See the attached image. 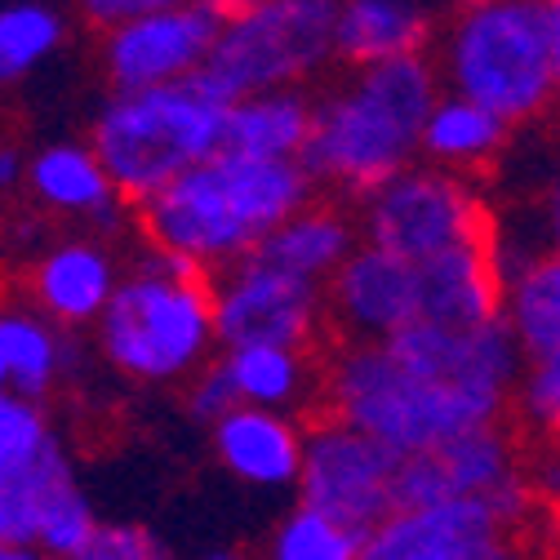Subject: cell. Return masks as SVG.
<instances>
[{"instance_id": "obj_36", "label": "cell", "mask_w": 560, "mask_h": 560, "mask_svg": "<svg viewBox=\"0 0 560 560\" xmlns=\"http://www.w3.org/2000/svg\"><path fill=\"white\" fill-rule=\"evenodd\" d=\"M23 183H27V152L14 143H0V200L23 196Z\"/></svg>"}, {"instance_id": "obj_41", "label": "cell", "mask_w": 560, "mask_h": 560, "mask_svg": "<svg viewBox=\"0 0 560 560\" xmlns=\"http://www.w3.org/2000/svg\"><path fill=\"white\" fill-rule=\"evenodd\" d=\"M525 560H560V534H551V538H542L534 551H525Z\"/></svg>"}, {"instance_id": "obj_35", "label": "cell", "mask_w": 560, "mask_h": 560, "mask_svg": "<svg viewBox=\"0 0 560 560\" xmlns=\"http://www.w3.org/2000/svg\"><path fill=\"white\" fill-rule=\"evenodd\" d=\"M174 5H187V0H77V14L94 32H107V27L129 23L138 14H156V10H174Z\"/></svg>"}, {"instance_id": "obj_29", "label": "cell", "mask_w": 560, "mask_h": 560, "mask_svg": "<svg viewBox=\"0 0 560 560\" xmlns=\"http://www.w3.org/2000/svg\"><path fill=\"white\" fill-rule=\"evenodd\" d=\"M508 423L525 445H560V357H525Z\"/></svg>"}, {"instance_id": "obj_16", "label": "cell", "mask_w": 560, "mask_h": 560, "mask_svg": "<svg viewBox=\"0 0 560 560\" xmlns=\"http://www.w3.org/2000/svg\"><path fill=\"white\" fill-rule=\"evenodd\" d=\"M521 542L485 499L396 508L365 534V560H467L489 547Z\"/></svg>"}, {"instance_id": "obj_22", "label": "cell", "mask_w": 560, "mask_h": 560, "mask_svg": "<svg viewBox=\"0 0 560 560\" xmlns=\"http://www.w3.org/2000/svg\"><path fill=\"white\" fill-rule=\"evenodd\" d=\"M516 138L521 129H512L489 107L458 94H441L423 125V161L450 174L489 178L499 165H508V156L516 152Z\"/></svg>"}, {"instance_id": "obj_1", "label": "cell", "mask_w": 560, "mask_h": 560, "mask_svg": "<svg viewBox=\"0 0 560 560\" xmlns=\"http://www.w3.org/2000/svg\"><path fill=\"white\" fill-rule=\"evenodd\" d=\"M441 94L432 54L338 67L316 90V125L303 156L320 191L357 205L423 161V125Z\"/></svg>"}, {"instance_id": "obj_7", "label": "cell", "mask_w": 560, "mask_h": 560, "mask_svg": "<svg viewBox=\"0 0 560 560\" xmlns=\"http://www.w3.org/2000/svg\"><path fill=\"white\" fill-rule=\"evenodd\" d=\"M338 72V0H267L223 19L205 81L228 103L271 90H320Z\"/></svg>"}, {"instance_id": "obj_27", "label": "cell", "mask_w": 560, "mask_h": 560, "mask_svg": "<svg viewBox=\"0 0 560 560\" xmlns=\"http://www.w3.org/2000/svg\"><path fill=\"white\" fill-rule=\"evenodd\" d=\"M262 560H365V534L299 503L276 521Z\"/></svg>"}, {"instance_id": "obj_37", "label": "cell", "mask_w": 560, "mask_h": 560, "mask_svg": "<svg viewBox=\"0 0 560 560\" xmlns=\"http://www.w3.org/2000/svg\"><path fill=\"white\" fill-rule=\"evenodd\" d=\"M547 27H551V58H556V112H560V0H547Z\"/></svg>"}, {"instance_id": "obj_26", "label": "cell", "mask_w": 560, "mask_h": 560, "mask_svg": "<svg viewBox=\"0 0 560 560\" xmlns=\"http://www.w3.org/2000/svg\"><path fill=\"white\" fill-rule=\"evenodd\" d=\"M67 14L54 0H0V90L32 81L67 45Z\"/></svg>"}, {"instance_id": "obj_19", "label": "cell", "mask_w": 560, "mask_h": 560, "mask_svg": "<svg viewBox=\"0 0 560 560\" xmlns=\"http://www.w3.org/2000/svg\"><path fill=\"white\" fill-rule=\"evenodd\" d=\"M445 0H338V67H378L436 49Z\"/></svg>"}, {"instance_id": "obj_23", "label": "cell", "mask_w": 560, "mask_h": 560, "mask_svg": "<svg viewBox=\"0 0 560 560\" xmlns=\"http://www.w3.org/2000/svg\"><path fill=\"white\" fill-rule=\"evenodd\" d=\"M223 370H228L241 405L285 409V413L320 409L325 357L307 352V347H280V342L232 347V352H223Z\"/></svg>"}, {"instance_id": "obj_32", "label": "cell", "mask_w": 560, "mask_h": 560, "mask_svg": "<svg viewBox=\"0 0 560 560\" xmlns=\"http://www.w3.org/2000/svg\"><path fill=\"white\" fill-rule=\"evenodd\" d=\"M183 405H187V413L196 418L200 428H214L232 409H241V396H236V387H232V378L223 370V357H214L183 387Z\"/></svg>"}, {"instance_id": "obj_4", "label": "cell", "mask_w": 560, "mask_h": 560, "mask_svg": "<svg viewBox=\"0 0 560 560\" xmlns=\"http://www.w3.org/2000/svg\"><path fill=\"white\" fill-rule=\"evenodd\" d=\"M432 62L445 94L489 107L521 133L538 129L556 112L547 0L454 5L441 23Z\"/></svg>"}, {"instance_id": "obj_12", "label": "cell", "mask_w": 560, "mask_h": 560, "mask_svg": "<svg viewBox=\"0 0 560 560\" xmlns=\"http://www.w3.org/2000/svg\"><path fill=\"white\" fill-rule=\"evenodd\" d=\"M23 200L67 232H90L103 241H125L129 232H138L133 205L112 183L90 138H58V143H40L36 152H27Z\"/></svg>"}, {"instance_id": "obj_30", "label": "cell", "mask_w": 560, "mask_h": 560, "mask_svg": "<svg viewBox=\"0 0 560 560\" xmlns=\"http://www.w3.org/2000/svg\"><path fill=\"white\" fill-rule=\"evenodd\" d=\"M72 467V454H67V445L58 441L32 476H23L19 485L0 489V542H14V547H36L40 538V512H45V494L49 485Z\"/></svg>"}, {"instance_id": "obj_13", "label": "cell", "mask_w": 560, "mask_h": 560, "mask_svg": "<svg viewBox=\"0 0 560 560\" xmlns=\"http://www.w3.org/2000/svg\"><path fill=\"white\" fill-rule=\"evenodd\" d=\"M529 471V445L512 423H485L432 454H409L396 471V508H432L450 499H499Z\"/></svg>"}, {"instance_id": "obj_6", "label": "cell", "mask_w": 560, "mask_h": 560, "mask_svg": "<svg viewBox=\"0 0 560 560\" xmlns=\"http://www.w3.org/2000/svg\"><path fill=\"white\" fill-rule=\"evenodd\" d=\"M316 413L361 428L400 458L432 454L445 441L485 423H508V418L480 409L471 396L454 392L450 383L405 365L387 342H334L325 352Z\"/></svg>"}, {"instance_id": "obj_39", "label": "cell", "mask_w": 560, "mask_h": 560, "mask_svg": "<svg viewBox=\"0 0 560 560\" xmlns=\"http://www.w3.org/2000/svg\"><path fill=\"white\" fill-rule=\"evenodd\" d=\"M467 560H525V547L521 542H503V547H489V551L467 556Z\"/></svg>"}, {"instance_id": "obj_28", "label": "cell", "mask_w": 560, "mask_h": 560, "mask_svg": "<svg viewBox=\"0 0 560 560\" xmlns=\"http://www.w3.org/2000/svg\"><path fill=\"white\" fill-rule=\"evenodd\" d=\"M54 445L58 432L49 418V400H27L14 392L0 396V489L32 476Z\"/></svg>"}, {"instance_id": "obj_24", "label": "cell", "mask_w": 560, "mask_h": 560, "mask_svg": "<svg viewBox=\"0 0 560 560\" xmlns=\"http://www.w3.org/2000/svg\"><path fill=\"white\" fill-rule=\"evenodd\" d=\"M316 125V90H271L236 98L228 112V152L254 161H303Z\"/></svg>"}, {"instance_id": "obj_38", "label": "cell", "mask_w": 560, "mask_h": 560, "mask_svg": "<svg viewBox=\"0 0 560 560\" xmlns=\"http://www.w3.org/2000/svg\"><path fill=\"white\" fill-rule=\"evenodd\" d=\"M223 19H236V14H249V10H258V5H267V0H209Z\"/></svg>"}, {"instance_id": "obj_31", "label": "cell", "mask_w": 560, "mask_h": 560, "mask_svg": "<svg viewBox=\"0 0 560 560\" xmlns=\"http://www.w3.org/2000/svg\"><path fill=\"white\" fill-rule=\"evenodd\" d=\"M77 560H174V556L148 525L116 521V525H98L94 542Z\"/></svg>"}, {"instance_id": "obj_9", "label": "cell", "mask_w": 560, "mask_h": 560, "mask_svg": "<svg viewBox=\"0 0 560 560\" xmlns=\"http://www.w3.org/2000/svg\"><path fill=\"white\" fill-rule=\"evenodd\" d=\"M396 450L342 423V418L316 413V423H307V454L294 494L299 503L370 534L396 512Z\"/></svg>"}, {"instance_id": "obj_10", "label": "cell", "mask_w": 560, "mask_h": 560, "mask_svg": "<svg viewBox=\"0 0 560 560\" xmlns=\"http://www.w3.org/2000/svg\"><path fill=\"white\" fill-rule=\"evenodd\" d=\"M214 320L223 352L254 342L320 352V342L329 338L325 285L280 271L258 254L214 271Z\"/></svg>"}, {"instance_id": "obj_2", "label": "cell", "mask_w": 560, "mask_h": 560, "mask_svg": "<svg viewBox=\"0 0 560 560\" xmlns=\"http://www.w3.org/2000/svg\"><path fill=\"white\" fill-rule=\"evenodd\" d=\"M320 191L307 161H254L219 152L174 178L133 209L138 241L161 245L200 271H223L249 258L280 223H290Z\"/></svg>"}, {"instance_id": "obj_18", "label": "cell", "mask_w": 560, "mask_h": 560, "mask_svg": "<svg viewBox=\"0 0 560 560\" xmlns=\"http://www.w3.org/2000/svg\"><path fill=\"white\" fill-rule=\"evenodd\" d=\"M98 361L94 342L58 329L27 299L0 303V365H5L10 392L27 400H49L58 387H72Z\"/></svg>"}, {"instance_id": "obj_33", "label": "cell", "mask_w": 560, "mask_h": 560, "mask_svg": "<svg viewBox=\"0 0 560 560\" xmlns=\"http://www.w3.org/2000/svg\"><path fill=\"white\" fill-rule=\"evenodd\" d=\"M521 205H525V214H529L542 249H556L560 254V156L542 170V178L534 183L529 200H521Z\"/></svg>"}, {"instance_id": "obj_20", "label": "cell", "mask_w": 560, "mask_h": 560, "mask_svg": "<svg viewBox=\"0 0 560 560\" xmlns=\"http://www.w3.org/2000/svg\"><path fill=\"white\" fill-rule=\"evenodd\" d=\"M357 245H361L357 205L338 196H316L290 223H280L254 254L280 271L312 280V285H329L338 267L357 254Z\"/></svg>"}, {"instance_id": "obj_15", "label": "cell", "mask_w": 560, "mask_h": 560, "mask_svg": "<svg viewBox=\"0 0 560 560\" xmlns=\"http://www.w3.org/2000/svg\"><path fill=\"white\" fill-rule=\"evenodd\" d=\"M329 342H387L423 316L418 267L361 241L325 285Z\"/></svg>"}, {"instance_id": "obj_14", "label": "cell", "mask_w": 560, "mask_h": 560, "mask_svg": "<svg viewBox=\"0 0 560 560\" xmlns=\"http://www.w3.org/2000/svg\"><path fill=\"white\" fill-rule=\"evenodd\" d=\"M120 280H125V258L116 241L90 232H58L32 262H23L27 303L67 334L94 329L112 307Z\"/></svg>"}, {"instance_id": "obj_21", "label": "cell", "mask_w": 560, "mask_h": 560, "mask_svg": "<svg viewBox=\"0 0 560 560\" xmlns=\"http://www.w3.org/2000/svg\"><path fill=\"white\" fill-rule=\"evenodd\" d=\"M418 303L436 325H485L503 316V271L489 241L418 262Z\"/></svg>"}, {"instance_id": "obj_40", "label": "cell", "mask_w": 560, "mask_h": 560, "mask_svg": "<svg viewBox=\"0 0 560 560\" xmlns=\"http://www.w3.org/2000/svg\"><path fill=\"white\" fill-rule=\"evenodd\" d=\"M0 560H49L36 547H14V542H0Z\"/></svg>"}, {"instance_id": "obj_42", "label": "cell", "mask_w": 560, "mask_h": 560, "mask_svg": "<svg viewBox=\"0 0 560 560\" xmlns=\"http://www.w3.org/2000/svg\"><path fill=\"white\" fill-rule=\"evenodd\" d=\"M205 560H249V556H241V551H214V556H205Z\"/></svg>"}, {"instance_id": "obj_5", "label": "cell", "mask_w": 560, "mask_h": 560, "mask_svg": "<svg viewBox=\"0 0 560 560\" xmlns=\"http://www.w3.org/2000/svg\"><path fill=\"white\" fill-rule=\"evenodd\" d=\"M228 112L232 103L205 77L161 90H107L90 120V143L138 209L187 170L228 152Z\"/></svg>"}, {"instance_id": "obj_11", "label": "cell", "mask_w": 560, "mask_h": 560, "mask_svg": "<svg viewBox=\"0 0 560 560\" xmlns=\"http://www.w3.org/2000/svg\"><path fill=\"white\" fill-rule=\"evenodd\" d=\"M219 32L223 14L209 0L138 14L98 32V72L107 90H161L191 81L209 67Z\"/></svg>"}, {"instance_id": "obj_17", "label": "cell", "mask_w": 560, "mask_h": 560, "mask_svg": "<svg viewBox=\"0 0 560 560\" xmlns=\"http://www.w3.org/2000/svg\"><path fill=\"white\" fill-rule=\"evenodd\" d=\"M209 445H214V458L228 476L249 489H262V494H280V489H299L307 423L303 413L241 405L223 423L209 428Z\"/></svg>"}, {"instance_id": "obj_43", "label": "cell", "mask_w": 560, "mask_h": 560, "mask_svg": "<svg viewBox=\"0 0 560 560\" xmlns=\"http://www.w3.org/2000/svg\"><path fill=\"white\" fill-rule=\"evenodd\" d=\"M445 5L454 10V5H485V0H445Z\"/></svg>"}, {"instance_id": "obj_34", "label": "cell", "mask_w": 560, "mask_h": 560, "mask_svg": "<svg viewBox=\"0 0 560 560\" xmlns=\"http://www.w3.org/2000/svg\"><path fill=\"white\" fill-rule=\"evenodd\" d=\"M529 485L547 529L560 534V445H529Z\"/></svg>"}, {"instance_id": "obj_25", "label": "cell", "mask_w": 560, "mask_h": 560, "mask_svg": "<svg viewBox=\"0 0 560 560\" xmlns=\"http://www.w3.org/2000/svg\"><path fill=\"white\" fill-rule=\"evenodd\" d=\"M503 320L525 357H560V254L542 249L503 285Z\"/></svg>"}, {"instance_id": "obj_3", "label": "cell", "mask_w": 560, "mask_h": 560, "mask_svg": "<svg viewBox=\"0 0 560 560\" xmlns=\"http://www.w3.org/2000/svg\"><path fill=\"white\" fill-rule=\"evenodd\" d=\"M94 352L138 387H187L219 352L214 276L138 241L112 307L94 325Z\"/></svg>"}, {"instance_id": "obj_8", "label": "cell", "mask_w": 560, "mask_h": 560, "mask_svg": "<svg viewBox=\"0 0 560 560\" xmlns=\"http://www.w3.org/2000/svg\"><path fill=\"white\" fill-rule=\"evenodd\" d=\"M357 219L361 241L418 267L436 254L489 241L499 219V200L489 196L485 178L450 174L418 161L365 200H357Z\"/></svg>"}]
</instances>
